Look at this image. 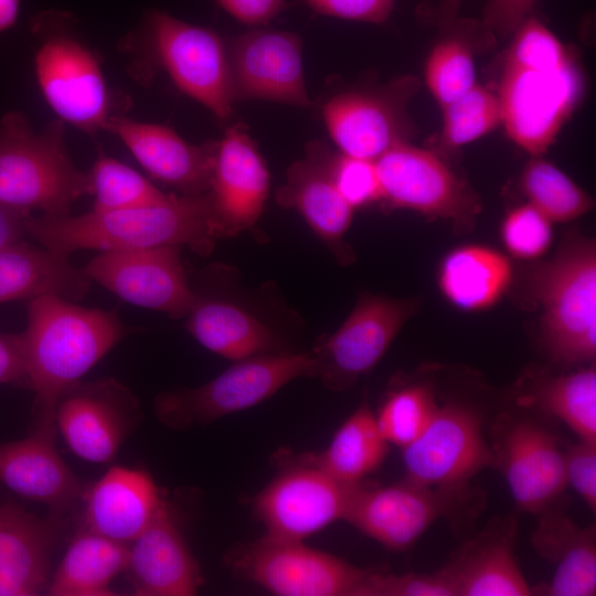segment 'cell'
<instances>
[{"instance_id":"cell-36","label":"cell","mask_w":596,"mask_h":596,"mask_svg":"<svg viewBox=\"0 0 596 596\" xmlns=\"http://www.w3.org/2000/svg\"><path fill=\"white\" fill-rule=\"evenodd\" d=\"M92 211L105 212L157 204L172 193H164L142 174L99 151L91 171Z\"/></svg>"},{"instance_id":"cell-28","label":"cell","mask_w":596,"mask_h":596,"mask_svg":"<svg viewBox=\"0 0 596 596\" xmlns=\"http://www.w3.org/2000/svg\"><path fill=\"white\" fill-rule=\"evenodd\" d=\"M532 535L536 552L554 564L547 584L532 587V595L592 596L596 594L595 528H581L555 509L540 514Z\"/></svg>"},{"instance_id":"cell-10","label":"cell","mask_w":596,"mask_h":596,"mask_svg":"<svg viewBox=\"0 0 596 596\" xmlns=\"http://www.w3.org/2000/svg\"><path fill=\"white\" fill-rule=\"evenodd\" d=\"M358 485L334 479L306 454L279 468L251 503L267 535L304 541L344 520Z\"/></svg>"},{"instance_id":"cell-31","label":"cell","mask_w":596,"mask_h":596,"mask_svg":"<svg viewBox=\"0 0 596 596\" xmlns=\"http://www.w3.org/2000/svg\"><path fill=\"white\" fill-rule=\"evenodd\" d=\"M512 278L507 256L480 245L451 251L439 269V287L445 298L459 309L478 311L492 307Z\"/></svg>"},{"instance_id":"cell-33","label":"cell","mask_w":596,"mask_h":596,"mask_svg":"<svg viewBox=\"0 0 596 596\" xmlns=\"http://www.w3.org/2000/svg\"><path fill=\"white\" fill-rule=\"evenodd\" d=\"M565 424L578 439L596 441L595 364L560 375L539 376L518 397Z\"/></svg>"},{"instance_id":"cell-20","label":"cell","mask_w":596,"mask_h":596,"mask_svg":"<svg viewBox=\"0 0 596 596\" xmlns=\"http://www.w3.org/2000/svg\"><path fill=\"white\" fill-rule=\"evenodd\" d=\"M106 130L115 135L139 164L157 181L180 195H201L210 190L217 141L190 143L164 125L134 120L114 114Z\"/></svg>"},{"instance_id":"cell-8","label":"cell","mask_w":596,"mask_h":596,"mask_svg":"<svg viewBox=\"0 0 596 596\" xmlns=\"http://www.w3.org/2000/svg\"><path fill=\"white\" fill-rule=\"evenodd\" d=\"M482 494L470 483L424 486L408 480L355 488L344 521L387 549L411 547L436 521L466 524L480 511Z\"/></svg>"},{"instance_id":"cell-47","label":"cell","mask_w":596,"mask_h":596,"mask_svg":"<svg viewBox=\"0 0 596 596\" xmlns=\"http://www.w3.org/2000/svg\"><path fill=\"white\" fill-rule=\"evenodd\" d=\"M228 14L248 25L266 24L279 13L288 3L286 0H215Z\"/></svg>"},{"instance_id":"cell-49","label":"cell","mask_w":596,"mask_h":596,"mask_svg":"<svg viewBox=\"0 0 596 596\" xmlns=\"http://www.w3.org/2000/svg\"><path fill=\"white\" fill-rule=\"evenodd\" d=\"M31 214L0 203V248L25 240L26 220Z\"/></svg>"},{"instance_id":"cell-21","label":"cell","mask_w":596,"mask_h":596,"mask_svg":"<svg viewBox=\"0 0 596 596\" xmlns=\"http://www.w3.org/2000/svg\"><path fill=\"white\" fill-rule=\"evenodd\" d=\"M269 191V173L242 124L217 141L209 193L221 237L236 236L258 221Z\"/></svg>"},{"instance_id":"cell-46","label":"cell","mask_w":596,"mask_h":596,"mask_svg":"<svg viewBox=\"0 0 596 596\" xmlns=\"http://www.w3.org/2000/svg\"><path fill=\"white\" fill-rule=\"evenodd\" d=\"M536 0H487L481 25L487 35L504 39L529 15Z\"/></svg>"},{"instance_id":"cell-7","label":"cell","mask_w":596,"mask_h":596,"mask_svg":"<svg viewBox=\"0 0 596 596\" xmlns=\"http://www.w3.org/2000/svg\"><path fill=\"white\" fill-rule=\"evenodd\" d=\"M311 352H272L235 361L203 385L158 394L155 414L166 427L187 432L260 404L289 382L313 377Z\"/></svg>"},{"instance_id":"cell-39","label":"cell","mask_w":596,"mask_h":596,"mask_svg":"<svg viewBox=\"0 0 596 596\" xmlns=\"http://www.w3.org/2000/svg\"><path fill=\"white\" fill-rule=\"evenodd\" d=\"M475 75L469 46L459 38L439 42L426 63V83L440 107L471 88L476 84Z\"/></svg>"},{"instance_id":"cell-32","label":"cell","mask_w":596,"mask_h":596,"mask_svg":"<svg viewBox=\"0 0 596 596\" xmlns=\"http://www.w3.org/2000/svg\"><path fill=\"white\" fill-rule=\"evenodd\" d=\"M128 544L82 529L50 578V596H114L115 577L125 572Z\"/></svg>"},{"instance_id":"cell-14","label":"cell","mask_w":596,"mask_h":596,"mask_svg":"<svg viewBox=\"0 0 596 596\" xmlns=\"http://www.w3.org/2000/svg\"><path fill=\"white\" fill-rule=\"evenodd\" d=\"M142 418L138 398L113 377L68 387L55 409V427L71 451L83 460H113Z\"/></svg>"},{"instance_id":"cell-41","label":"cell","mask_w":596,"mask_h":596,"mask_svg":"<svg viewBox=\"0 0 596 596\" xmlns=\"http://www.w3.org/2000/svg\"><path fill=\"white\" fill-rule=\"evenodd\" d=\"M501 238L507 251L521 259L543 255L552 242V222L531 204L511 210L501 225Z\"/></svg>"},{"instance_id":"cell-29","label":"cell","mask_w":596,"mask_h":596,"mask_svg":"<svg viewBox=\"0 0 596 596\" xmlns=\"http://www.w3.org/2000/svg\"><path fill=\"white\" fill-rule=\"evenodd\" d=\"M91 280L68 260L67 254L55 252L25 240L0 248V304L32 300L44 295L78 299Z\"/></svg>"},{"instance_id":"cell-19","label":"cell","mask_w":596,"mask_h":596,"mask_svg":"<svg viewBox=\"0 0 596 596\" xmlns=\"http://www.w3.org/2000/svg\"><path fill=\"white\" fill-rule=\"evenodd\" d=\"M414 79L402 78L381 91L341 92L322 107L328 131L342 153L376 160L406 141L405 103Z\"/></svg>"},{"instance_id":"cell-1","label":"cell","mask_w":596,"mask_h":596,"mask_svg":"<svg viewBox=\"0 0 596 596\" xmlns=\"http://www.w3.org/2000/svg\"><path fill=\"white\" fill-rule=\"evenodd\" d=\"M129 332L116 310L82 307L57 295L28 301L21 338L28 387L34 393V428L56 430L61 395Z\"/></svg>"},{"instance_id":"cell-15","label":"cell","mask_w":596,"mask_h":596,"mask_svg":"<svg viewBox=\"0 0 596 596\" xmlns=\"http://www.w3.org/2000/svg\"><path fill=\"white\" fill-rule=\"evenodd\" d=\"M180 246L102 251L82 269L89 280L135 306L187 317L195 300Z\"/></svg>"},{"instance_id":"cell-9","label":"cell","mask_w":596,"mask_h":596,"mask_svg":"<svg viewBox=\"0 0 596 596\" xmlns=\"http://www.w3.org/2000/svg\"><path fill=\"white\" fill-rule=\"evenodd\" d=\"M225 558L234 574L279 596H358L370 572L304 541L267 534Z\"/></svg>"},{"instance_id":"cell-43","label":"cell","mask_w":596,"mask_h":596,"mask_svg":"<svg viewBox=\"0 0 596 596\" xmlns=\"http://www.w3.org/2000/svg\"><path fill=\"white\" fill-rule=\"evenodd\" d=\"M331 172L338 191L353 209L381 201L382 191L374 160L333 153Z\"/></svg>"},{"instance_id":"cell-11","label":"cell","mask_w":596,"mask_h":596,"mask_svg":"<svg viewBox=\"0 0 596 596\" xmlns=\"http://www.w3.org/2000/svg\"><path fill=\"white\" fill-rule=\"evenodd\" d=\"M416 309L413 299L363 292L340 328L310 351L313 377L331 391L352 387L377 364Z\"/></svg>"},{"instance_id":"cell-23","label":"cell","mask_w":596,"mask_h":596,"mask_svg":"<svg viewBox=\"0 0 596 596\" xmlns=\"http://www.w3.org/2000/svg\"><path fill=\"white\" fill-rule=\"evenodd\" d=\"M125 573L137 596H193L204 584L166 497L151 522L128 544Z\"/></svg>"},{"instance_id":"cell-17","label":"cell","mask_w":596,"mask_h":596,"mask_svg":"<svg viewBox=\"0 0 596 596\" xmlns=\"http://www.w3.org/2000/svg\"><path fill=\"white\" fill-rule=\"evenodd\" d=\"M491 448L494 468L520 509L540 514L566 488L564 448L539 422L526 417L501 422Z\"/></svg>"},{"instance_id":"cell-5","label":"cell","mask_w":596,"mask_h":596,"mask_svg":"<svg viewBox=\"0 0 596 596\" xmlns=\"http://www.w3.org/2000/svg\"><path fill=\"white\" fill-rule=\"evenodd\" d=\"M532 297L542 309L541 341L563 365L592 363L596 355V246L572 236L529 276Z\"/></svg>"},{"instance_id":"cell-40","label":"cell","mask_w":596,"mask_h":596,"mask_svg":"<svg viewBox=\"0 0 596 596\" xmlns=\"http://www.w3.org/2000/svg\"><path fill=\"white\" fill-rule=\"evenodd\" d=\"M571 58L552 31L539 19L528 15L513 32L503 65L553 71L564 66Z\"/></svg>"},{"instance_id":"cell-35","label":"cell","mask_w":596,"mask_h":596,"mask_svg":"<svg viewBox=\"0 0 596 596\" xmlns=\"http://www.w3.org/2000/svg\"><path fill=\"white\" fill-rule=\"evenodd\" d=\"M528 203L553 222L573 221L593 207L592 198L552 163L533 159L521 175Z\"/></svg>"},{"instance_id":"cell-42","label":"cell","mask_w":596,"mask_h":596,"mask_svg":"<svg viewBox=\"0 0 596 596\" xmlns=\"http://www.w3.org/2000/svg\"><path fill=\"white\" fill-rule=\"evenodd\" d=\"M358 596H457L444 568L434 573L390 574L370 570Z\"/></svg>"},{"instance_id":"cell-51","label":"cell","mask_w":596,"mask_h":596,"mask_svg":"<svg viewBox=\"0 0 596 596\" xmlns=\"http://www.w3.org/2000/svg\"><path fill=\"white\" fill-rule=\"evenodd\" d=\"M20 6L21 0H0V34L15 24Z\"/></svg>"},{"instance_id":"cell-18","label":"cell","mask_w":596,"mask_h":596,"mask_svg":"<svg viewBox=\"0 0 596 596\" xmlns=\"http://www.w3.org/2000/svg\"><path fill=\"white\" fill-rule=\"evenodd\" d=\"M234 102L264 99L309 107L301 40L291 32L257 29L227 47Z\"/></svg>"},{"instance_id":"cell-6","label":"cell","mask_w":596,"mask_h":596,"mask_svg":"<svg viewBox=\"0 0 596 596\" xmlns=\"http://www.w3.org/2000/svg\"><path fill=\"white\" fill-rule=\"evenodd\" d=\"M36 40L34 73L50 108L64 124L87 134L106 130L111 97L95 52L78 36L75 18L50 10L31 22Z\"/></svg>"},{"instance_id":"cell-25","label":"cell","mask_w":596,"mask_h":596,"mask_svg":"<svg viewBox=\"0 0 596 596\" xmlns=\"http://www.w3.org/2000/svg\"><path fill=\"white\" fill-rule=\"evenodd\" d=\"M163 498L147 470L111 467L84 491L83 529L129 544L151 522Z\"/></svg>"},{"instance_id":"cell-16","label":"cell","mask_w":596,"mask_h":596,"mask_svg":"<svg viewBox=\"0 0 596 596\" xmlns=\"http://www.w3.org/2000/svg\"><path fill=\"white\" fill-rule=\"evenodd\" d=\"M405 480L424 486H460L486 468H494L491 445L480 416L472 408L439 406L432 423L402 449Z\"/></svg>"},{"instance_id":"cell-26","label":"cell","mask_w":596,"mask_h":596,"mask_svg":"<svg viewBox=\"0 0 596 596\" xmlns=\"http://www.w3.org/2000/svg\"><path fill=\"white\" fill-rule=\"evenodd\" d=\"M60 518L41 519L12 502L0 504V596L46 592Z\"/></svg>"},{"instance_id":"cell-34","label":"cell","mask_w":596,"mask_h":596,"mask_svg":"<svg viewBox=\"0 0 596 596\" xmlns=\"http://www.w3.org/2000/svg\"><path fill=\"white\" fill-rule=\"evenodd\" d=\"M389 445L379 429L375 414L364 402L341 424L326 449L310 455L328 475L354 485L382 465Z\"/></svg>"},{"instance_id":"cell-4","label":"cell","mask_w":596,"mask_h":596,"mask_svg":"<svg viewBox=\"0 0 596 596\" xmlns=\"http://www.w3.org/2000/svg\"><path fill=\"white\" fill-rule=\"evenodd\" d=\"M125 42L135 54L132 67L138 77L162 70L180 92L217 118L231 116L234 96L228 52L215 31L153 9Z\"/></svg>"},{"instance_id":"cell-50","label":"cell","mask_w":596,"mask_h":596,"mask_svg":"<svg viewBox=\"0 0 596 596\" xmlns=\"http://www.w3.org/2000/svg\"><path fill=\"white\" fill-rule=\"evenodd\" d=\"M461 2L462 0H439L435 21L441 29L447 30L455 23Z\"/></svg>"},{"instance_id":"cell-48","label":"cell","mask_w":596,"mask_h":596,"mask_svg":"<svg viewBox=\"0 0 596 596\" xmlns=\"http://www.w3.org/2000/svg\"><path fill=\"white\" fill-rule=\"evenodd\" d=\"M0 384L28 386L21 333L0 332Z\"/></svg>"},{"instance_id":"cell-44","label":"cell","mask_w":596,"mask_h":596,"mask_svg":"<svg viewBox=\"0 0 596 596\" xmlns=\"http://www.w3.org/2000/svg\"><path fill=\"white\" fill-rule=\"evenodd\" d=\"M567 486L576 491L589 510L596 511V441L578 439L564 448Z\"/></svg>"},{"instance_id":"cell-45","label":"cell","mask_w":596,"mask_h":596,"mask_svg":"<svg viewBox=\"0 0 596 596\" xmlns=\"http://www.w3.org/2000/svg\"><path fill=\"white\" fill-rule=\"evenodd\" d=\"M315 12L347 20L383 23L397 0H302Z\"/></svg>"},{"instance_id":"cell-27","label":"cell","mask_w":596,"mask_h":596,"mask_svg":"<svg viewBox=\"0 0 596 596\" xmlns=\"http://www.w3.org/2000/svg\"><path fill=\"white\" fill-rule=\"evenodd\" d=\"M517 522L501 518L468 541L444 571L457 596H528V584L514 556Z\"/></svg>"},{"instance_id":"cell-24","label":"cell","mask_w":596,"mask_h":596,"mask_svg":"<svg viewBox=\"0 0 596 596\" xmlns=\"http://www.w3.org/2000/svg\"><path fill=\"white\" fill-rule=\"evenodd\" d=\"M56 433L34 428L25 438L0 441V482L60 518L85 490L55 448Z\"/></svg>"},{"instance_id":"cell-3","label":"cell","mask_w":596,"mask_h":596,"mask_svg":"<svg viewBox=\"0 0 596 596\" xmlns=\"http://www.w3.org/2000/svg\"><path fill=\"white\" fill-rule=\"evenodd\" d=\"M88 194V172L73 163L62 120L35 132L20 111H9L1 118L0 203L60 217L68 215L72 205Z\"/></svg>"},{"instance_id":"cell-2","label":"cell","mask_w":596,"mask_h":596,"mask_svg":"<svg viewBox=\"0 0 596 596\" xmlns=\"http://www.w3.org/2000/svg\"><path fill=\"white\" fill-rule=\"evenodd\" d=\"M26 234L39 245L70 254L78 249H136L189 246L207 254L221 238L209 192L172 193L161 203L72 216H33Z\"/></svg>"},{"instance_id":"cell-13","label":"cell","mask_w":596,"mask_h":596,"mask_svg":"<svg viewBox=\"0 0 596 596\" xmlns=\"http://www.w3.org/2000/svg\"><path fill=\"white\" fill-rule=\"evenodd\" d=\"M582 88V75L572 58L553 71L503 65L498 98L508 136L533 156L545 152L579 100Z\"/></svg>"},{"instance_id":"cell-30","label":"cell","mask_w":596,"mask_h":596,"mask_svg":"<svg viewBox=\"0 0 596 596\" xmlns=\"http://www.w3.org/2000/svg\"><path fill=\"white\" fill-rule=\"evenodd\" d=\"M194 292L185 329L205 349L234 362L279 352L276 334L256 315L232 301Z\"/></svg>"},{"instance_id":"cell-22","label":"cell","mask_w":596,"mask_h":596,"mask_svg":"<svg viewBox=\"0 0 596 596\" xmlns=\"http://www.w3.org/2000/svg\"><path fill=\"white\" fill-rule=\"evenodd\" d=\"M333 152L321 141L307 145L306 156L287 170L286 182L276 191V202L296 210L341 264L354 259L343 236L354 209L342 198L333 181Z\"/></svg>"},{"instance_id":"cell-37","label":"cell","mask_w":596,"mask_h":596,"mask_svg":"<svg viewBox=\"0 0 596 596\" xmlns=\"http://www.w3.org/2000/svg\"><path fill=\"white\" fill-rule=\"evenodd\" d=\"M438 407L430 386L411 384L390 392L375 418L384 439L403 449L425 432Z\"/></svg>"},{"instance_id":"cell-38","label":"cell","mask_w":596,"mask_h":596,"mask_svg":"<svg viewBox=\"0 0 596 596\" xmlns=\"http://www.w3.org/2000/svg\"><path fill=\"white\" fill-rule=\"evenodd\" d=\"M441 108V140L449 148L469 143L501 123L498 95L478 84Z\"/></svg>"},{"instance_id":"cell-12","label":"cell","mask_w":596,"mask_h":596,"mask_svg":"<svg viewBox=\"0 0 596 596\" xmlns=\"http://www.w3.org/2000/svg\"><path fill=\"white\" fill-rule=\"evenodd\" d=\"M375 166L386 209L412 210L464 228L481 211L476 192L430 151L398 142Z\"/></svg>"}]
</instances>
